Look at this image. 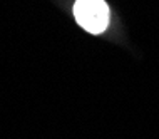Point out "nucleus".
Listing matches in <instances>:
<instances>
[{"mask_svg":"<svg viewBox=\"0 0 159 139\" xmlns=\"http://www.w3.org/2000/svg\"><path fill=\"white\" fill-rule=\"evenodd\" d=\"M74 15L80 27L91 34L104 32L109 25V7L104 0H77Z\"/></svg>","mask_w":159,"mask_h":139,"instance_id":"obj_1","label":"nucleus"}]
</instances>
